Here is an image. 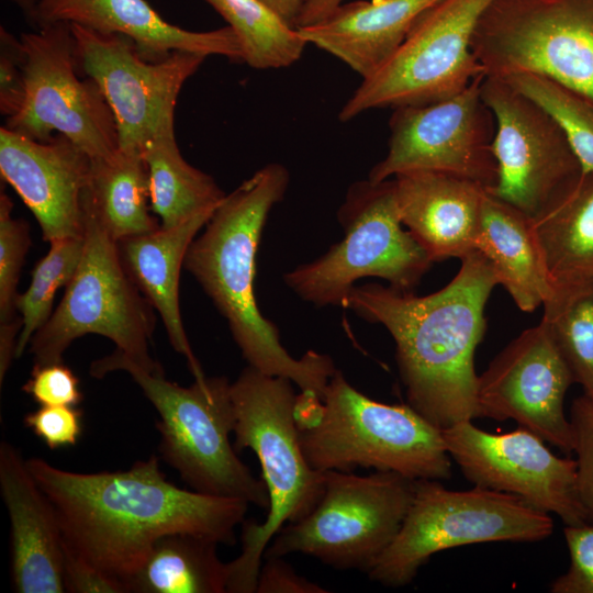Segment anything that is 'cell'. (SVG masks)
<instances>
[{
    "label": "cell",
    "mask_w": 593,
    "mask_h": 593,
    "mask_svg": "<svg viewBox=\"0 0 593 593\" xmlns=\"http://www.w3.org/2000/svg\"><path fill=\"white\" fill-rule=\"evenodd\" d=\"M340 3L343 0H305L300 22L302 24L315 23Z\"/></svg>",
    "instance_id": "42"
},
{
    "label": "cell",
    "mask_w": 593,
    "mask_h": 593,
    "mask_svg": "<svg viewBox=\"0 0 593 593\" xmlns=\"http://www.w3.org/2000/svg\"><path fill=\"white\" fill-rule=\"evenodd\" d=\"M530 223L552 290L544 305L548 317L593 292V170L564 184Z\"/></svg>",
    "instance_id": "23"
},
{
    "label": "cell",
    "mask_w": 593,
    "mask_h": 593,
    "mask_svg": "<svg viewBox=\"0 0 593 593\" xmlns=\"http://www.w3.org/2000/svg\"><path fill=\"white\" fill-rule=\"evenodd\" d=\"M83 235L49 242L47 254L38 260L31 273L27 289L18 294L16 311L22 327L15 357L20 358L31 338L52 315L57 290L67 286L75 275L83 253Z\"/></svg>",
    "instance_id": "31"
},
{
    "label": "cell",
    "mask_w": 593,
    "mask_h": 593,
    "mask_svg": "<svg viewBox=\"0 0 593 593\" xmlns=\"http://www.w3.org/2000/svg\"><path fill=\"white\" fill-rule=\"evenodd\" d=\"M344 238L320 258L283 277L301 299L318 306L343 305L354 283L377 277L412 292L433 261L403 228L394 179L354 182L338 210Z\"/></svg>",
    "instance_id": "8"
},
{
    "label": "cell",
    "mask_w": 593,
    "mask_h": 593,
    "mask_svg": "<svg viewBox=\"0 0 593 593\" xmlns=\"http://www.w3.org/2000/svg\"><path fill=\"white\" fill-rule=\"evenodd\" d=\"M0 488L11 524L14 591L65 592L64 537L57 513L29 470L26 460L4 440L0 444Z\"/></svg>",
    "instance_id": "21"
},
{
    "label": "cell",
    "mask_w": 593,
    "mask_h": 593,
    "mask_svg": "<svg viewBox=\"0 0 593 593\" xmlns=\"http://www.w3.org/2000/svg\"><path fill=\"white\" fill-rule=\"evenodd\" d=\"M441 434L451 460L474 485L515 495L566 526L590 523L575 459L558 457L533 432L518 426L492 434L463 421Z\"/></svg>",
    "instance_id": "16"
},
{
    "label": "cell",
    "mask_w": 593,
    "mask_h": 593,
    "mask_svg": "<svg viewBox=\"0 0 593 593\" xmlns=\"http://www.w3.org/2000/svg\"><path fill=\"white\" fill-rule=\"evenodd\" d=\"M118 370L127 372L157 410L161 458L192 490L268 510L265 482L254 477L230 441L235 412L226 377H205L181 387L168 381L164 372L144 369L118 349L90 366L94 378Z\"/></svg>",
    "instance_id": "5"
},
{
    "label": "cell",
    "mask_w": 593,
    "mask_h": 593,
    "mask_svg": "<svg viewBox=\"0 0 593 593\" xmlns=\"http://www.w3.org/2000/svg\"><path fill=\"white\" fill-rule=\"evenodd\" d=\"M481 96L495 119L493 197L528 216L581 172L558 122L536 101L499 77L484 76Z\"/></svg>",
    "instance_id": "17"
},
{
    "label": "cell",
    "mask_w": 593,
    "mask_h": 593,
    "mask_svg": "<svg viewBox=\"0 0 593 593\" xmlns=\"http://www.w3.org/2000/svg\"><path fill=\"white\" fill-rule=\"evenodd\" d=\"M415 484V479L392 471H325L316 506L283 525L264 558L302 553L337 570L368 573L398 535Z\"/></svg>",
    "instance_id": "10"
},
{
    "label": "cell",
    "mask_w": 593,
    "mask_h": 593,
    "mask_svg": "<svg viewBox=\"0 0 593 593\" xmlns=\"http://www.w3.org/2000/svg\"><path fill=\"white\" fill-rule=\"evenodd\" d=\"M83 253L60 303L30 340L34 365L63 361L69 345L87 334L111 339L116 349L150 372H164L149 355L154 307L128 276L118 242L82 209Z\"/></svg>",
    "instance_id": "9"
},
{
    "label": "cell",
    "mask_w": 593,
    "mask_h": 593,
    "mask_svg": "<svg viewBox=\"0 0 593 593\" xmlns=\"http://www.w3.org/2000/svg\"><path fill=\"white\" fill-rule=\"evenodd\" d=\"M287 168L268 164L226 194L190 244L183 266L226 318L249 366L283 377L301 392L323 400L336 372L333 359L313 350L293 358L281 345L277 327L259 311L254 294L255 258L272 206L289 184Z\"/></svg>",
    "instance_id": "3"
},
{
    "label": "cell",
    "mask_w": 593,
    "mask_h": 593,
    "mask_svg": "<svg viewBox=\"0 0 593 593\" xmlns=\"http://www.w3.org/2000/svg\"><path fill=\"white\" fill-rule=\"evenodd\" d=\"M215 211V210H214ZM214 211L198 214L174 227L118 242L121 260L136 287L159 313L174 349L184 356L195 380L205 378L183 327L179 280L187 250Z\"/></svg>",
    "instance_id": "25"
},
{
    "label": "cell",
    "mask_w": 593,
    "mask_h": 593,
    "mask_svg": "<svg viewBox=\"0 0 593 593\" xmlns=\"http://www.w3.org/2000/svg\"><path fill=\"white\" fill-rule=\"evenodd\" d=\"M14 5H16L23 13L29 16L31 20L33 18L36 4L38 0H8Z\"/></svg>",
    "instance_id": "44"
},
{
    "label": "cell",
    "mask_w": 593,
    "mask_h": 593,
    "mask_svg": "<svg viewBox=\"0 0 593 593\" xmlns=\"http://www.w3.org/2000/svg\"><path fill=\"white\" fill-rule=\"evenodd\" d=\"M24 94V53L20 37L0 27V112L12 116Z\"/></svg>",
    "instance_id": "39"
},
{
    "label": "cell",
    "mask_w": 593,
    "mask_h": 593,
    "mask_svg": "<svg viewBox=\"0 0 593 593\" xmlns=\"http://www.w3.org/2000/svg\"><path fill=\"white\" fill-rule=\"evenodd\" d=\"M63 579L65 591L72 593H123L125 584L79 556L64 541Z\"/></svg>",
    "instance_id": "40"
},
{
    "label": "cell",
    "mask_w": 593,
    "mask_h": 593,
    "mask_svg": "<svg viewBox=\"0 0 593 593\" xmlns=\"http://www.w3.org/2000/svg\"><path fill=\"white\" fill-rule=\"evenodd\" d=\"M31 21L37 27L65 22L103 34L124 35L150 61L177 51L243 61L240 43L231 26L186 30L165 20L146 0H38Z\"/></svg>",
    "instance_id": "20"
},
{
    "label": "cell",
    "mask_w": 593,
    "mask_h": 593,
    "mask_svg": "<svg viewBox=\"0 0 593 593\" xmlns=\"http://www.w3.org/2000/svg\"><path fill=\"white\" fill-rule=\"evenodd\" d=\"M235 32L243 61L256 69L289 67L307 42L299 30L260 0H204Z\"/></svg>",
    "instance_id": "30"
},
{
    "label": "cell",
    "mask_w": 593,
    "mask_h": 593,
    "mask_svg": "<svg viewBox=\"0 0 593 593\" xmlns=\"http://www.w3.org/2000/svg\"><path fill=\"white\" fill-rule=\"evenodd\" d=\"M91 158L63 135L40 142L0 128V174L36 219L43 239L83 235Z\"/></svg>",
    "instance_id": "19"
},
{
    "label": "cell",
    "mask_w": 593,
    "mask_h": 593,
    "mask_svg": "<svg viewBox=\"0 0 593 593\" xmlns=\"http://www.w3.org/2000/svg\"><path fill=\"white\" fill-rule=\"evenodd\" d=\"M401 220L433 262L474 250L486 189L430 170L393 177Z\"/></svg>",
    "instance_id": "22"
},
{
    "label": "cell",
    "mask_w": 593,
    "mask_h": 593,
    "mask_svg": "<svg viewBox=\"0 0 593 593\" xmlns=\"http://www.w3.org/2000/svg\"><path fill=\"white\" fill-rule=\"evenodd\" d=\"M142 157L148 174L150 209L160 219V227H174L214 211L226 195L210 175L182 157L175 132L149 141Z\"/></svg>",
    "instance_id": "29"
},
{
    "label": "cell",
    "mask_w": 593,
    "mask_h": 593,
    "mask_svg": "<svg viewBox=\"0 0 593 593\" xmlns=\"http://www.w3.org/2000/svg\"><path fill=\"white\" fill-rule=\"evenodd\" d=\"M574 383L541 318L513 339L478 377L479 417L512 419L566 455L573 436L564 398Z\"/></svg>",
    "instance_id": "18"
},
{
    "label": "cell",
    "mask_w": 593,
    "mask_h": 593,
    "mask_svg": "<svg viewBox=\"0 0 593 593\" xmlns=\"http://www.w3.org/2000/svg\"><path fill=\"white\" fill-rule=\"evenodd\" d=\"M273 11H276L290 25L296 29V21L300 16L305 0H260Z\"/></svg>",
    "instance_id": "43"
},
{
    "label": "cell",
    "mask_w": 593,
    "mask_h": 593,
    "mask_svg": "<svg viewBox=\"0 0 593 593\" xmlns=\"http://www.w3.org/2000/svg\"><path fill=\"white\" fill-rule=\"evenodd\" d=\"M70 25L78 71L101 90L115 121L120 149L142 155L149 141L175 132L178 96L206 56L177 51L150 61L124 35Z\"/></svg>",
    "instance_id": "14"
},
{
    "label": "cell",
    "mask_w": 593,
    "mask_h": 593,
    "mask_svg": "<svg viewBox=\"0 0 593 593\" xmlns=\"http://www.w3.org/2000/svg\"><path fill=\"white\" fill-rule=\"evenodd\" d=\"M438 0H357L340 3L320 21L298 27L316 47L332 54L362 79L399 49L415 20Z\"/></svg>",
    "instance_id": "24"
},
{
    "label": "cell",
    "mask_w": 593,
    "mask_h": 593,
    "mask_svg": "<svg viewBox=\"0 0 593 593\" xmlns=\"http://www.w3.org/2000/svg\"><path fill=\"white\" fill-rule=\"evenodd\" d=\"M540 104L560 125L582 172L593 170V100L542 76L519 72L502 78Z\"/></svg>",
    "instance_id": "32"
},
{
    "label": "cell",
    "mask_w": 593,
    "mask_h": 593,
    "mask_svg": "<svg viewBox=\"0 0 593 593\" xmlns=\"http://www.w3.org/2000/svg\"><path fill=\"white\" fill-rule=\"evenodd\" d=\"M552 532L550 514L515 495L478 485L455 491L439 480L419 479L398 535L368 575L399 588L412 582L418 569L443 550L493 541H540Z\"/></svg>",
    "instance_id": "7"
},
{
    "label": "cell",
    "mask_w": 593,
    "mask_h": 593,
    "mask_svg": "<svg viewBox=\"0 0 593 593\" xmlns=\"http://www.w3.org/2000/svg\"><path fill=\"white\" fill-rule=\"evenodd\" d=\"M23 423L49 449L71 447L82 432V411L68 405H41L27 413Z\"/></svg>",
    "instance_id": "38"
},
{
    "label": "cell",
    "mask_w": 593,
    "mask_h": 593,
    "mask_svg": "<svg viewBox=\"0 0 593 593\" xmlns=\"http://www.w3.org/2000/svg\"><path fill=\"white\" fill-rule=\"evenodd\" d=\"M471 47L485 76L529 72L593 100V0H493Z\"/></svg>",
    "instance_id": "11"
},
{
    "label": "cell",
    "mask_w": 593,
    "mask_h": 593,
    "mask_svg": "<svg viewBox=\"0 0 593 593\" xmlns=\"http://www.w3.org/2000/svg\"><path fill=\"white\" fill-rule=\"evenodd\" d=\"M460 259L458 273L434 293L367 283L354 287L342 305L388 329L407 404L440 430L479 417L474 354L485 332V304L499 284L480 251Z\"/></svg>",
    "instance_id": "2"
},
{
    "label": "cell",
    "mask_w": 593,
    "mask_h": 593,
    "mask_svg": "<svg viewBox=\"0 0 593 593\" xmlns=\"http://www.w3.org/2000/svg\"><path fill=\"white\" fill-rule=\"evenodd\" d=\"M570 563L550 584L552 593H593V523L566 526Z\"/></svg>",
    "instance_id": "36"
},
{
    "label": "cell",
    "mask_w": 593,
    "mask_h": 593,
    "mask_svg": "<svg viewBox=\"0 0 593 593\" xmlns=\"http://www.w3.org/2000/svg\"><path fill=\"white\" fill-rule=\"evenodd\" d=\"M256 593H326L328 590L298 574L283 557H265Z\"/></svg>",
    "instance_id": "41"
},
{
    "label": "cell",
    "mask_w": 593,
    "mask_h": 593,
    "mask_svg": "<svg viewBox=\"0 0 593 593\" xmlns=\"http://www.w3.org/2000/svg\"><path fill=\"white\" fill-rule=\"evenodd\" d=\"M22 391L40 405L76 406L83 398L78 377L63 361L34 365Z\"/></svg>",
    "instance_id": "37"
},
{
    "label": "cell",
    "mask_w": 593,
    "mask_h": 593,
    "mask_svg": "<svg viewBox=\"0 0 593 593\" xmlns=\"http://www.w3.org/2000/svg\"><path fill=\"white\" fill-rule=\"evenodd\" d=\"M483 78L451 98L392 109L388 153L368 179L379 182L407 171L430 170L492 188L497 176L492 152L495 119L481 96Z\"/></svg>",
    "instance_id": "15"
},
{
    "label": "cell",
    "mask_w": 593,
    "mask_h": 593,
    "mask_svg": "<svg viewBox=\"0 0 593 593\" xmlns=\"http://www.w3.org/2000/svg\"><path fill=\"white\" fill-rule=\"evenodd\" d=\"M493 0H438L415 20L394 55L343 105L348 122L381 108L422 105L451 98L485 76L471 42Z\"/></svg>",
    "instance_id": "12"
},
{
    "label": "cell",
    "mask_w": 593,
    "mask_h": 593,
    "mask_svg": "<svg viewBox=\"0 0 593 593\" xmlns=\"http://www.w3.org/2000/svg\"><path fill=\"white\" fill-rule=\"evenodd\" d=\"M10 197L0 192V325L21 320L15 313L16 287L31 246L27 223L12 216Z\"/></svg>",
    "instance_id": "34"
},
{
    "label": "cell",
    "mask_w": 593,
    "mask_h": 593,
    "mask_svg": "<svg viewBox=\"0 0 593 593\" xmlns=\"http://www.w3.org/2000/svg\"><path fill=\"white\" fill-rule=\"evenodd\" d=\"M24 53V94L5 127L29 138L46 142L56 132L90 158L115 154V121L98 85L80 76L71 25L38 26L20 35Z\"/></svg>",
    "instance_id": "13"
},
{
    "label": "cell",
    "mask_w": 593,
    "mask_h": 593,
    "mask_svg": "<svg viewBox=\"0 0 593 593\" xmlns=\"http://www.w3.org/2000/svg\"><path fill=\"white\" fill-rule=\"evenodd\" d=\"M82 209L116 242L157 230L160 224L150 213L142 155L119 149L111 156L91 158Z\"/></svg>",
    "instance_id": "27"
},
{
    "label": "cell",
    "mask_w": 593,
    "mask_h": 593,
    "mask_svg": "<svg viewBox=\"0 0 593 593\" xmlns=\"http://www.w3.org/2000/svg\"><path fill=\"white\" fill-rule=\"evenodd\" d=\"M26 465L55 507L64 541L124 584L164 535L190 533L235 545L248 508L238 499L177 486L156 456L125 471L97 473L71 472L42 458Z\"/></svg>",
    "instance_id": "1"
},
{
    "label": "cell",
    "mask_w": 593,
    "mask_h": 593,
    "mask_svg": "<svg viewBox=\"0 0 593 593\" xmlns=\"http://www.w3.org/2000/svg\"><path fill=\"white\" fill-rule=\"evenodd\" d=\"M316 421L298 427L301 450L315 470L392 471L419 480H447L451 458L441 430L409 404H385L355 389L336 370Z\"/></svg>",
    "instance_id": "6"
},
{
    "label": "cell",
    "mask_w": 593,
    "mask_h": 593,
    "mask_svg": "<svg viewBox=\"0 0 593 593\" xmlns=\"http://www.w3.org/2000/svg\"><path fill=\"white\" fill-rule=\"evenodd\" d=\"M574 383L593 398V292L572 299L551 316L541 317Z\"/></svg>",
    "instance_id": "33"
},
{
    "label": "cell",
    "mask_w": 593,
    "mask_h": 593,
    "mask_svg": "<svg viewBox=\"0 0 593 593\" xmlns=\"http://www.w3.org/2000/svg\"><path fill=\"white\" fill-rule=\"evenodd\" d=\"M474 250L491 264L516 306L533 312L552 295L530 216L486 190Z\"/></svg>",
    "instance_id": "26"
},
{
    "label": "cell",
    "mask_w": 593,
    "mask_h": 593,
    "mask_svg": "<svg viewBox=\"0 0 593 593\" xmlns=\"http://www.w3.org/2000/svg\"><path fill=\"white\" fill-rule=\"evenodd\" d=\"M292 381L247 366L231 383L235 444L257 456L269 494L266 521L242 523V551L227 563L230 593H256L265 550L280 530L306 516L322 497L325 472L312 468L301 450Z\"/></svg>",
    "instance_id": "4"
},
{
    "label": "cell",
    "mask_w": 593,
    "mask_h": 593,
    "mask_svg": "<svg viewBox=\"0 0 593 593\" xmlns=\"http://www.w3.org/2000/svg\"><path fill=\"white\" fill-rule=\"evenodd\" d=\"M217 546L213 539L190 533L164 535L126 580L127 592H226L227 563L219 558Z\"/></svg>",
    "instance_id": "28"
},
{
    "label": "cell",
    "mask_w": 593,
    "mask_h": 593,
    "mask_svg": "<svg viewBox=\"0 0 593 593\" xmlns=\"http://www.w3.org/2000/svg\"><path fill=\"white\" fill-rule=\"evenodd\" d=\"M569 421L581 501L593 523V398L582 394L571 404Z\"/></svg>",
    "instance_id": "35"
}]
</instances>
